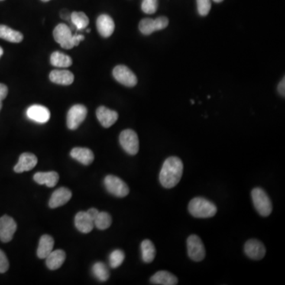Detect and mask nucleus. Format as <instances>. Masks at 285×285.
I'll return each instance as SVG.
<instances>
[{
	"mask_svg": "<svg viewBox=\"0 0 285 285\" xmlns=\"http://www.w3.org/2000/svg\"><path fill=\"white\" fill-rule=\"evenodd\" d=\"M183 173V163L179 157L166 159L159 173V182L166 189L175 187L180 182Z\"/></svg>",
	"mask_w": 285,
	"mask_h": 285,
	"instance_id": "nucleus-1",
	"label": "nucleus"
},
{
	"mask_svg": "<svg viewBox=\"0 0 285 285\" xmlns=\"http://www.w3.org/2000/svg\"><path fill=\"white\" fill-rule=\"evenodd\" d=\"M188 209L192 216L203 219L214 216L217 212L215 205L203 198H195L191 200Z\"/></svg>",
	"mask_w": 285,
	"mask_h": 285,
	"instance_id": "nucleus-2",
	"label": "nucleus"
},
{
	"mask_svg": "<svg viewBox=\"0 0 285 285\" xmlns=\"http://www.w3.org/2000/svg\"><path fill=\"white\" fill-rule=\"evenodd\" d=\"M251 196L257 212L261 216H269L273 211V204L266 191L261 188H254L251 192Z\"/></svg>",
	"mask_w": 285,
	"mask_h": 285,
	"instance_id": "nucleus-3",
	"label": "nucleus"
},
{
	"mask_svg": "<svg viewBox=\"0 0 285 285\" xmlns=\"http://www.w3.org/2000/svg\"><path fill=\"white\" fill-rule=\"evenodd\" d=\"M105 188L109 193L117 196L124 198L129 193V188L124 181L114 175H108L104 180Z\"/></svg>",
	"mask_w": 285,
	"mask_h": 285,
	"instance_id": "nucleus-4",
	"label": "nucleus"
},
{
	"mask_svg": "<svg viewBox=\"0 0 285 285\" xmlns=\"http://www.w3.org/2000/svg\"><path fill=\"white\" fill-rule=\"evenodd\" d=\"M120 144L128 155L135 156L140 148L138 136L131 129H125L121 131L119 137Z\"/></svg>",
	"mask_w": 285,
	"mask_h": 285,
	"instance_id": "nucleus-5",
	"label": "nucleus"
},
{
	"mask_svg": "<svg viewBox=\"0 0 285 285\" xmlns=\"http://www.w3.org/2000/svg\"><path fill=\"white\" fill-rule=\"evenodd\" d=\"M187 250L189 257L192 261H203L205 257V248L203 242L196 234H192L187 238Z\"/></svg>",
	"mask_w": 285,
	"mask_h": 285,
	"instance_id": "nucleus-6",
	"label": "nucleus"
},
{
	"mask_svg": "<svg viewBox=\"0 0 285 285\" xmlns=\"http://www.w3.org/2000/svg\"><path fill=\"white\" fill-rule=\"evenodd\" d=\"M87 108L82 105H75L69 109L67 116V125L71 130L77 129L86 119Z\"/></svg>",
	"mask_w": 285,
	"mask_h": 285,
	"instance_id": "nucleus-7",
	"label": "nucleus"
},
{
	"mask_svg": "<svg viewBox=\"0 0 285 285\" xmlns=\"http://www.w3.org/2000/svg\"><path fill=\"white\" fill-rule=\"evenodd\" d=\"M114 79L121 84L128 87H133L137 84V78L128 67L118 65L113 71Z\"/></svg>",
	"mask_w": 285,
	"mask_h": 285,
	"instance_id": "nucleus-8",
	"label": "nucleus"
},
{
	"mask_svg": "<svg viewBox=\"0 0 285 285\" xmlns=\"http://www.w3.org/2000/svg\"><path fill=\"white\" fill-rule=\"evenodd\" d=\"M72 30L67 25L59 24L53 31V37L56 42L59 43L63 49H71L75 47L72 40Z\"/></svg>",
	"mask_w": 285,
	"mask_h": 285,
	"instance_id": "nucleus-9",
	"label": "nucleus"
},
{
	"mask_svg": "<svg viewBox=\"0 0 285 285\" xmlns=\"http://www.w3.org/2000/svg\"><path fill=\"white\" fill-rule=\"evenodd\" d=\"M17 230V224L12 217L4 215L0 218V240L4 243H9L12 240Z\"/></svg>",
	"mask_w": 285,
	"mask_h": 285,
	"instance_id": "nucleus-10",
	"label": "nucleus"
},
{
	"mask_svg": "<svg viewBox=\"0 0 285 285\" xmlns=\"http://www.w3.org/2000/svg\"><path fill=\"white\" fill-rule=\"evenodd\" d=\"M244 251L247 257L256 261L261 260L266 253L263 243L257 239L248 240L244 246Z\"/></svg>",
	"mask_w": 285,
	"mask_h": 285,
	"instance_id": "nucleus-11",
	"label": "nucleus"
},
{
	"mask_svg": "<svg viewBox=\"0 0 285 285\" xmlns=\"http://www.w3.org/2000/svg\"><path fill=\"white\" fill-rule=\"evenodd\" d=\"M72 193L68 188L61 187L56 189L49 200V205L51 208H59L68 203L72 198Z\"/></svg>",
	"mask_w": 285,
	"mask_h": 285,
	"instance_id": "nucleus-12",
	"label": "nucleus"
},
{
	"mask_svg": "<svg viewBox=\"0 0 285 285\" xmlns=\"http://www.w3.org/2000/svg\"><path fill=\"white\" fill-rule=\"evenodd\" d=\"M96 115L99 122L105 128L112 126L118 119V114L116 111L105 106L98 107Z\"/></svg>",
	"mask_w": 285,
	"mask_h": 285,
	"instance_id": "nucleus-13",
	"label": "nucleus"
},
{
	"mask_svg": "<svg viewBox=\"0 0 285 285\" xmlns=\"http://www.w3.org/2000/svg\"><path fill=\"white\" fill-rule=\"evenodd\" d=\"M37 164V158L32 153H23L20 156L18 163L14 166L16 173H23L33 170Z\"/></svg>",
	"mask_w": 285,
	"mask_h": 285,
	"instance_id": "nucleus-14",
	"label": "nucleus"
},
{
	"mask_svg": "<svg viewBox=\"0 0 285 285\" xmlns=\"http://www.w3.org/2000/svg\"><path fill=\"white\" fill-rule=\"evenodd\" d=\"M27 117L30 119L40 124L47 122L50 118V112L46 107L40 105H33L27 109Z\"/></svg>",
	"mask_w": 285,
	"mask_h": 285,
	"instance_id": "nucleus-15",
	"label": "nucleus"
},
{
	"mask_svg": "<svg viewBox=\"0 0 285 285\" xmlns=\"http://www.w3.org/2000/svg\"><path fill=\"white\" fill-rule=\"evenodd\" d=\"M97 29L103 37H111L114 33L115 24L111 16L102 14L97 19Z\"/></svg>",
	"mask_w": 285,
	"mask_h": 285,
	"instance_id": "nucleus-16",
	"label": "nucleus"
},
{
	"mask_svg": "<svg viewBox=\"0 0 285 285\" xmlns=\"http://www.w3.org/2000/svg\"><path fill=\"white\" fill-rule=\"evenodd\" d=\"M75 227L80 232L87 234L93 230L95 223L86 212H79L75 218Z\"/></svg>",
	"mask_w": 285,
	"mask_h": 285,
	"instance_id": "nucleus-17",
	"label": "nucleus"
},
{
	"mask_svg": "<svg viewBox=\"0 0 285 285\" xmlns=\"http://www.w3.org/2000/svg\"><path fill=\"white\" fill-rule=\"evenodd\" d=\"M71 156L75 160L86 166L93 163L95 159L93 151L86 147H75L71 151Z\"/></svg>",
	"mask_w": 285,
	"mask_h": 285,
	"instance_id": "nucleus-18",
	"label": "nucleus"
},
{
	"mask_svg": "<svg viewBox=\"0 0 285 285\" xmlns=\"http://www.w3.org/2000/svg\"><path fill=\"white\" fill-rule=\"evenodd\" d=\"M49 79L56 84L69 86L74 82V75L68 70H53L49 75Z\"/></svg>",
	"mask_w": 285,
	"mask_h": 285,
	"instance_id": "nucleus-19",
	"label": "nucleus"
},
{
	"mask_svg": "<svg viewBox=\"0 0 285 285\" xmlns=\"http://www.w3.org/2000/svg\"><path fill=\"white\" fill-rule=\"evenodd\" d=\"M60 176L55 171L38 172L33 176V179L40 185H46L48 187L52 188L56 186Z\"/></svg>",
	"mask_w": 285,
	"mask_h": 285,
	"instance_id": "nucleus-20",
	"label": "nucleus"
},
{
	"mask_svg": "<svg viewBox=\"0 0 285 285\" xmlns=\"http://www.w3.org/2000/svg\"><path fill=\"white\" fill-rule=\"evenodd\" d=\"M54 247V239L49 234H44L39 241L37 248V257L40 259H45L53 251Z\"/></svg>",
	"mask_w": 285,
	"mask_h": 285,
	"instance_id": "nucleus-21",
	"label": "nucleus"
},
{
	"mask_svg": "<svg viewBox=\"0 0 285 285\" xmlns=\"http://www.w3.org/2000/svg\"><path fill=\"white\" fill-rule=\"evenodd\" d=\"M46 266L49 270H56L61 267L66 259V254L62 250H56L52 251L46 257Z\"/></svg>",
	"mask_w": 285,
	"mask_h": 285,
	"instance_id": "nucleus-22",
	"label": "nucleus"
},
{
	"mask_svg": "<svg viewBox=\"0 0 285 285\" xmlns=\"http://www.w3.org/2000/svg\"><path fill=\"white\" fill-rule=\"evenodd\" d=\"M150 280L151 283L161 285H175L179 282L174 275L164 270L157 272L150 277Z\"/></svg>",
	"mask_w": 285,
	"mask_h": 285,
	"instance_id": "nucleus-23",
	"label": "nucleus"
},
{
	"mask_svg": "<svg viewBox=\"0 0 285 285\" xmlns=\"http://www.w3.org/2000/svg\"><path fill=\"white\" fill-rule=\"evenodd\" d=\"M0 38L12 43L21 42L23 40V33L12 30L10 27L0 25Z\"/></svg>",
	"mask_w": 285,
	"mask_h": 285,
	"instance_id": "nucleus-24",
	"label": "nucleus"
},
{
	"mask_svg": "<svg viewBox=\"0 0 285 285\" xmlns=\"http://www.w3.org/2000/svg\"><path fill=\"white\" fill-rule=\"evenodd\" d=\"M142 259L145 263H150L156 257V250L150 240L145 239L141 243Z\"/></svg>",
	"mask_w": 285,
	"mask_h": 285,
	"instance_id": "nucleus-25",
	"label": "nucleus"
},
{
	"mask_svg": "<svg viewBox=\"0 0 285 285\" xmlns=\"http://www.w3.org/2000/svg\"><path fill=\"white\" fill-rule=\"evenodd\" d=\"M50 62L53 66L57 68H69L72 64V58L60 52H54L51 55Z\"/></svg>",
	"mask_w": 285,
	"mask_h": 285,
	"instance_id": "nucleus-26",
	"label": "nucleus"
},
{
	"mask_svg": "<svg viewBox=\"0 0 285 285\" xmlns=\"http://www.w3.org/2000/svg\"><path fill=\"white\" fill-rule=\"evenodd\" d=\"M70 20L79 30H84L89 25V18L83 12H72Z\"/></svg>",
	"mask_w": 285,
	"mask_h": 285,
	"instance_id": "nucleus-27",
	"label": "nucleus"
},
{
	"mask_svg": "<svg viewBox=\"0 0 285 285\" xmlns=\"http://www.w3.org/2000/svg\"><path fill=\"white\" fill-rule=\"evenodd\" d=\"M92 272L95 277L100 281H106L109 278V272L108 268L104 263H95L92 268Z\"/></svg>",
	"mask_w": 285,
	"mask_h": 285,
	"instance_id": "nucleus-28",
	"label": "nucleus"
},
{
	"mask_svg": "<svg viewBox=\"0 0 285 285\" xmlns=\"http://www.w3.org/2000/svg\"><path fill=\"white\" fill-rule=\"evenodd\" d=\"M94 223L98 229L105 230L109 228L112 224V217L107 212H99Z\"/></svg>",
	"mask_w": 285,
	"mask_h": 285,
	"instance_id": "nucleus-29",
	"label": "nucleus"
},
{
	"mask_svg": "<svg viewBox=\"0 0 285 285\" xmlns=\"http://www.w3.org/2000/svg\"><path fill=\"white\" fill-rule=\"evenodd\" d=\"M139 30L144 35H150L154 32L158 31L156 20L152 18H144L139 24Z\"/></svg>",
	"mask_w": 285,
	"mask_h": 285,
	"instance_id": "nucleus-30",
	"label": "nucleus"
},
{
	"mask_svg": "<svg viewBox=\"0 0 285 285\" xmlns=\"http://www.w3.org/2000/svg\"><path fill=\"white\" fill-rule=\"evenodd\" d=\"M124 260V254L122 250H115L109 255V265L112 269L119 267Z\"/></svg>",
	"mask_w": 285,
	"mask_h": 285,
	"instance_id": "nucleus-31",
	"label": "nucleus"
},
{
	"mask_svg": "<svg viewBox=\"0 0 285 285\" xmlns=\"http://www.w3.org/2000/svg\"><path fill=\"white\" fill-rule=\"evenodd\" d=\"M141 9L145 14H154L157 11L158 0H143Z\"/></svg>",
	"mask_w": 285,
	"mask_h": 285,
	"instance_id": "nucleus-32",
	"label": "nucleus"
},
{
	"mask_svg": "<svg viewBox=\"0 0 285 285\" xmlns=\"http://www.w3.org/2000/svg\"><path fill=\"white\" fill-rule=\"evenodd\" d=\"M198 11L200 15L207 16L212 7L211 0H196Z\"/></svg>",
	"mask_w": 285,
	"mask_h": 285,
	"instance_id": "nucleus-33",
	"label": "nucleus"
},
{
	"mask_svg": "<svg viewBox=\"0 0 285 285\" xmlns=\"http://www.w3.org/2000/svg\"><path fill=\"white\" fill-rule=\"evenodd\" d=\"M9 269V261L5 253L0 250V273H4Z\"/></svg>",
	"mask_w": 285,
	"mask_h": 285,
	"instance_id": "nucleus-34",
	"label": "nucleus"
},
{
	"mask_svg": "<svg viewBox=\"0 0 285 285\" xmlns=\"http://www.w3.org/2000/svg\"><path fill=\"white\" fill-rule=\"evenodd\" d=\"M8 94V88L4 83H0V101L5 99Z\"/></svg>",
	"mask_w": 285,
	"mask_h": 285,
	"instance_id": "nucleus-35",
	"label": "nucleus"
},
{
	"mask_svg": "<svg viewBox=\"0 0 285 285\" xmlns=\"http://www.w3.org/2000/svg\"><path fill=\"white\" fill-rule=\"evenodd\" d=\"M84 36L82 35V34H75V35L72 36V40H73V44L75 46H78L80 43V41L84 40Z\"/></svg>",
	"mask_w": 285,
	"mask_h": 285,
	"instance_id": "nucleus-36",
	"label": "nucleus"
},
{
	"mask_svg": "<svg viewBox=\"0 0 285 285\" xmlns=\"http://www.w3.org/2000/svg\"><path fill=\"white\" fill-rule=\"evenodd\" d=\"M285 79L283 78L278 85V92L281 96L284 97L285 95Z\"/></svg>",
	"mask_w": 285,
	"mask_h": 285,
	"instance_id": "nucleus-37",
	"label": "nucleus"
},
{
	"mask_svg": "<svg viewBox=\"0 0 285 285\" xmlns=\"http://www.w3.org/2000/svg\"><path fill=\"white\" fill-rule=\"evenodd\" d=\"M86 212H87L88 215H90V217H91V219L93 220L94 221H95V218H96L98 214L99 213L98 209L94 208H90L89 210Z\"/></svg>",
	"mask_w": 285,
	"mask_h": 285,
	"instance_id": "nucleus-38",
	"label": "nucleus"
},
{
	"mask_svg": "<svg viewBox=\"0 0 285 285\" xmlns=\"http://www.w3.org/2000/svg\"><path fill=\"white\" fill-rule=\"evenodd\" d=\"M60 17L63 19L69 20L71 19V13L68 10L63 9L60 11Z\"/></svg>",
	"mask_w": 285,
	"mask_h": 285,
	"instance_id": "nucleus-39",
	"label": "nucleus"
},
{
	"mask_svg": "<svg viewBox=\"0 0 285 285\" xmlns=\"http://www.w3.org/2000/svg\"><path fill=\"white\" fill-rule=\"evenodd\" d=\"M3 54H4V49L0 47V57L3 56Z\"/></svg>",
	"mask_w": 285,
	"mask_h": 285,
	"instance_id": "nucleus-40",
	"label": "nucleus"
},
{
	"mask_svg": "<svg viewBox=\"0 0 285 285\" xmlns=\"http://www.w3.org/2000/svg\"><path fill=\"white\" fill-rule=\"evenodd\" d=\"M214 2L215 3H221L224 1V0H213Z\"/></svg>",
	"mask_w": 285,
	"mask_h": 285,
	"instance_id": "nucleus-41",
	"label": "nucleus"
},
{
	"mask_svg": "<svg viewBox=\"0 0 285 285\" xmlns=\"http://www.w3.org/2000/svg\"><path fill=\"white\" fill-rule=\"evenodd\" d=\"M2 107H3V103L2 102L0 101V111H1V108H2Z\"/></svg>",
	"mask_w": 285,
	"mask_h": 285,
	"instance_id": "nucleus-42",
	"label": "nucleus"
},
{
	"mask_svg": "<svg viewBox=\"0 0 285 285\" xmlns=\"http://www.w3.org/2000/svg\"><path fill=\"white\" fill-rule=\"evenodd\" d=\"M41 1H42V2H49V1H50V0H41Z\"/></svg>",
	"mask_w": 285,
	"mask_h": 285,
	"instance_id": "nucleus-43",
	"label": "nucleus"
},
{
	"mask_svg": "<svg viewBox=\"0 0 285 285\" xmlns=\"http://www.w3.org/2000/svg\"><path fill=\"white\" fill-rule=\"evenodd\" d=\"M191 102H192V105L194 104V101H193V100H191Z\"/></svg>",
	"mask_w": 285,
	"mask_h": 285,
	"instance_id": "nucleus-44",
	"label": "nucleus"
},
{
	"mask_svg": "<svg viewBox=\"0 0 285 285\" xmlns=\"http://www.w3.org/2000/svg\"><path fill=\"white\" fill-rule=\"evenodd\" d=\"M90 31H91V30H88V29H87V30H86V32H87V33H89Z\"/></svg>",
	"mask_w": 285,
	"mask_h": 285,
	"instance_id": "nucleus-45",
	"label": "nucleus"
}]
</instances>
